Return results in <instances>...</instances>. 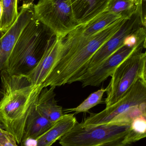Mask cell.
I'll list each match as a JSON object with an SVG mask.
<instances>
[{"label": "cell", "instance_id": "1", "mask_svg": "<svg viewBox=\"0 0 146 146\" xmlns=\"http://www.w3.org/2000/svg\"><path fill=\"white\" fill-rule=\"evenodd\" d=\"M1 76L0 123L20 144L28 116L43 88L33 85L25 76L11 75L4 70Z\"/></svg>", "mask_w": 146, "mask_h": 146}, {"label": "cell", "instance_id": "2", "mask_svg": "<svg viewBox=\"0 0 146 146\" xmlns=\"http://www.w3.org/2000/svg\"><path fill=\"white\" fill-rule=\"evenodd\" d=\"M127 19L121 18L86 39L69 47L61 55L44 82L43 88L61 86L74 82L98 50L119 29Z\"/></svg>", "mask_w": 146, "mask_h": 146}, {"label": "cell", "instance_id": "3", "mask_svg": "<svg viewBox=\"0 0 146 146\" xmlns=\"http://www.w3.org/2000/svg\"><path fill=\"white\" fill-rule=\"evenodd\" d=\"M56 37L34 15L21 33L4 70L11 75H28Z\"/></svg>", "mask_w": 146, "mask_h": 146}, {"label": "cell", "instance_id": "4", "mask_svg": "<svg viewBox=\"0 0 146 146\" xmlns=\"http://www.w3.org/2000/svg\"><path fill=\"white\" fill-rule=\"evenodd\" d=\"M142 139L133 131L132 123L87 126L77 122L59 140V144L61 146H132Z\"/></svg>", "mask_w": 146, "mask_h": 146}, {"label": "cell", "instance_id": "5", "mask_svg": "<svg viewBox=\"0 0 146 146\" xmlns=\"http://www.w3.org/2000/svg\"><path fill=\"white\" fill-rule=\"evenodd\" d=\"M146 45L135 50L124 60L111 75L110 82L106 88V108L119 101L140 80H146Z\"/></svg>", "mask_w": 146, "mask_h": 146}, {"label": "cell", "instance_id": "6", "mask_svg": "<svg viewBox=\"0 0 146 146\" xmlns=\"http://www.w3.org/2000/svg\"><path fill=\"white\" fill-rule=\"evenodd\" d=\"M35 17L57 37L64 38L79 25L71 0H39L33 5Z\"/></svg>", "mask_w": 146, "mask_h": 146}, {"label": "cell", "instance_id": "7", "mask_svg": "<svg viewBox=\"0 0 146 146\" xmlns=\"http://www.w3.org/2000/svg\"><path fill=\"white\" fill-rule=\"evenodd\" d=\"M146 103V80H140L117 102L98 113L91 114L81 123L84 126L107 124L134 106Z\"/></svg>", "mask_w": 146, "mask_h": 146}, {"label": "cell", "instance_id": "8", "mask_svg": "<svg viewBox=\"0 0 146 146\" xmlns=\"http://www.w3.org/2000/svg\"><path fill=\"white\" fill-rule=\"evenodd\" d=\"M142 26L143 25L140 15L136 11L130 18L126 19L120 29L98 50L75 79L74 82H76L81 76L93 70L123 46L126 37Z\"/></svg>", "mask_w": 146, "mask_h": 146}, {"label": "cell", "instance_id": "9", "mask_svg": "<svg viewBox=\"0 0 146 146\" xmlns=\"http://www.w3.org/2000/svg\"><path fill=\"white\" fill-rule=\"evenodd\" d=\"M124 44L93 70L79 77L76 82H81L82 87L100 86L111 76L117 67L135 50L142 45H146V40L136 44L124 40Z\"/></svg>", "mask_w": 146, "mask_h": 146}, {"label": "cell", "instance_id": "10", "mask_svg": "<svg viewBox=\"0 0 146 146\" xmlns=\"http://www.w3.org/2000/svg\"><path fill=\"white\" fill-rule=\"evenodd\" d=\"M33 5L31 1L24 2L15 21L0 38V72L5 69L21 33L34 16Z\"/></svg>", "mask_w": 146, "mask_h": 146}, {"label": "cell", "instance_id": "11", "mask_svg": "<svg viewBox=\"0 0 146 146\" xmlns=\"http://www.w3.org/2000/svg\"><path fill=\"white\" fill-rule=\"evenodd\" d=\"M63 38L56 37L48 47L42 59L27 76L33 85L41 86L52 71L61 56Z\"/></svg>", "mask_w": 146, "mask_h": 146}, {"label": "cell", "instance_id": "12", "mask_svg": "<svg viewBox=\"0 0 146 146\" xmlns=\"http://www.w3.org/2000/svg\"><path fill=\"white\" fill-rule=\"evenodd\" d=\"M55 87L43 88L39 93L35 107L48 121L54 123L64 115L62 107L58 105L55 97Z\"/></svg>", "mask_w": 146, "mask_h": 146}, {"label": "cell", "instance_id": "13", "mask_svg": "<svg viewBox=\"0 0 146 146\" xmlns=\"http://www.w3.org/2000/svg\"><path fill=\"white\" fill-rule=\"evenodd\" d=\"M110 0H71L75 18L84 25L106 10Z\"/></svg>", "mask_w": 146, "mask_h": 146}, {"label": "cell", "instance_id": "14", "mask_svg": "<svg viewBox=\"0 0 146 146\" xmlns=\"http://www.w3.org/2000/svg\"><path fill=\"white\" fill-rule=\"evenodd\" d=\"M78 122L74 114H64L51 127L36 139V146H51Z\"/></svg>", "mask_w": 146, "mask_h": 146}, {"label": "cell", "instance_id": "15", "mask_svg": "<svg viewBox=\"0 0 146 146\" xmlns=\"http://www.w3.org/2000/svg\"><path fill=\"white\" fill-rule=\"evenodd\" d=\"M53 123L42 116L37 110L35 105L27 120L20 143L28 139L36 140L49 129Z\"/></svg>", "mask_w": 146, "mask_h": 146}, {"label": "cell", "instance_id": "16", "mask_svg": "<svg viewBox=\"0 0 146 146\" xmlns=\"http://www.w3.org/2000/svg\"><path fill=\"white\" fill-rule=\"evenodd\" d=\"M19 0H1L2 13L0 19V31L4 33L14 23L19 14Z\"/></svg>", "mask_w": 146, "mask_h": 146}, {"label": "cell", "instance_id": "17", "mask_svg": "<svg viewBox=\"0 0 146 146\" xmlns=\"http://www.w3.org/2000/svg\"><path fill=\"white\" fill-rule=\"evenodd\" d=\"M137 10L136 0H110L106 10L123 19L130 18Z\"/></svg>", "mask_w": 146, "mask_h": 146}, {"label": "cell", "instance_id": "18", "mask_svg": "<svg viewBox=\"0 0 146 146\" xmlns=\"http://www.w3.org/2000/svg\"><path fill=\"white\" fill-rule=\"evenodd\" d=\"M106 88H101L91 94L83 102L75 108L67 109L66 112H74V115L81 112H87L90 109L101 104L104 94L106 92Z\"/></svg>", "mask_w": 146, "mask_h": 146}, {"label": "cell", "instance_id": "19", "mask_svg": "<svg viewBox=\"0 0 146 146\" xmlns=\"http://www.w3.org/2000/svg\"><path fill=\"white\" fill-rule=\"evenodd\" d=\"M0 146H18L13 136L2 128H0Z\"/></svg>", "mask_w": 146, "mask_h": 146}, {"label": "cell", "instance_id": "20", "mask_svg": "<svg viewBox=\"0 0 146 146\" xmlns=\"http://www.w3.org/2000/svg\"><path fill=\"white\" fill-rule=\"evenodd\" d=\"M2 3L1 0H0V19L2 15Z\"/></svg>", "mask_w": 146, "mask_h": 146}, {"label": "cell", "instance_id": "21", "mask_svg": "<svg viewBox=\"0 0 146 146\" xmlns=\"http://www.w3.org/2000/svg\"><path fill=\"white\" fill-rule=\"evenodd\" d=\"M0 128L3 129H4V127H3V125L1 123H0Z\"/></svg>", "mask_w": 146, "mask_h": 146}, {"label": "cell", "instance_id": "22", "mask_svg": "<svg viewBox=\"0 0 146 146\" xmlns=\"http://www.w3.org/2000/svg\"><path fill=\"white\" fill-rule=\"evenodd\" d=\"M4 33H2L0 31V38H1V37L2 36H3V34Z\"/></svg>", "mask_w": 146, "mask_h": 146}, {"label": "cell", "instance_id": "23", "mask_svg": "<svg viewBox=\"0 0 146 146\" xmlns=\"http://www.w3.org/2000/svg\"><path fill=\"white\" fill-rule=\"evenodd\" d=\"M136 1H138V0H136Z\"/></svg>", "mask_w": 146, "mask_h": 146}]
</instances>
